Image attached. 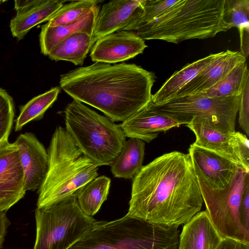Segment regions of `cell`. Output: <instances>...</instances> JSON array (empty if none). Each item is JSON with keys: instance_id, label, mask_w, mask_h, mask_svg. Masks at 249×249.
Here are the masks:
<instances>
[{"instance_id": "cell-28", "label": "cell", "mask_w": 249, "mask_h": 249, "mask_svg": "<svg viewBox=\"0 0 249 249\" xmlns=\"http://www.w3.org/2000/svg\"><path fill=\"white\" fill-rule=\"evenodd\" d=\"M101 1L82 0L71 1L67 4H64L45 24L50 27H56L73 22Z\"/></svg>"}, {"instance_id": "cell-34", "label": "cell", "mask_w": 249, "mask_h": 249, "mask_svg": "<svg viewBox=\"0 0 249 249\" xmlns=\"http://www.w3.org/2000/svg\"><path fill=\"white\" fill-rule=\"evenodd\" d=\"M243 243L231 238H224L216 249H241Z\"/></svg>"}, {"instance_id": "cell-18", "label": "cell", "mask_w": 249, "mask_h": 249, "mask_svg": "<svg viewBox=\"0 0 249 249\" xmlns=\"http://www.w3.org/2000/svg\"><path fill=\"white\" fill-rule=\"evenodd\" d=\"M222 239L206 211H200L183 225L178 249H216Z\"/></svg>"}, {"instance_id": "cell-13", "label": "cell", "mask_w": 249, "mask_h": 249, "mask_svg": "<svg viewBox=\"0 0 249 249\" xmlns=\"http://www.w3.org/2000/svg\"><path fill=\"white\" fill-rule=\"evenodd\" d=\"M26 192L18 147L8 142L0 148V212L8 210Z\"/></svg>"}, {"instance_id": "cell-12", "label": "cell", "mask_w": 249, "mask_h": 249, "mask_svg": "<svg viewBox=\"0 0 249 249\" xmlns=\"http://www.w3.org/2000/svg\"><path fill=\"white\" fill-rule=\"evenodd\" d=\"M188 151L197 179L212 189L226 187L240 167L225 157L194 143L190 145Z\"/></svg>"}, {"instance_id": "cell-25", "label": "cell", "mask_w": 249, "mask_h": 249, "mask_svg": "<svg viewBox=\"0 0 249 249\" xmlns=\"http://www.w3.org/2000/svg\"><path fill=\"white\" fill-rule=\"evenodd\" d=\"M110 179L102 176L89 182L78 195L77 200L80 208L87 215L92 216L100 210L107 198Z\"/></svg>"}, {"instance_id": "cell-1", "label": "cell", "mask_w": 249, "mask_h": 249, "mask_svg": "<svg viewBox=\"0 0 249 249\" xmlns=\"http://www.w3.org/2000/svg\"><path fill=\"white\" fill-rule=\"evenodd\" d=\"M203 203L189 154L173 151L142 166L134 177L126 214L179 227L200 212Z\"/></svg>"}, {"instance_id": "cell-20", "label": "cell", "mask_w": 249, "mask_h": 249, "mask_svg": "<svg viewBox=\"0 0 249 249\" xmlns=\"http://www.w3.org/2000/svg\"><path fill=\"white\" fill-rule=\"evenodd\" d=\"M64 0H38L30 8L18 14L11 20L13 36L21 39L31 29L49 19L66 2Z\"/></svg>"}, {"instance_id": "cell-10", "label": "cell", "mask_w": 249, "mask_h": 249, "mask_svg": "<svg viewBox=\"0 0 249 249\" xmlns=\"http://www.w3.org/2000/svg\"><path fill=\"white\" fill-rule=\"evenodd\" d=\"M187 126L196 136V145L213 151L249 172V141L239 132L227 133L194 119Z\"/></svg>"}, {"instance_id": "cell-33", "label": "cell", "mask_w": 249, "mask_h": 249, "mask_svg": "<svg viewBox=\"0 0 249 249\" xmlns=\"http://www.w3.org/2000/svg\"><path fill=\"white\" fill-rule=\"evenodd\" d=\"M5 212H0V249L3 248L2 244L7 233V229L10 224V222L6 215Z\"/></svg>"}, {"instance_id": "cell-5", "label": "cell", "mask_w": 249, "mask_h": 249, "mask_svg": "<svg viewBox=\"0 0 249 249\" xmlns=\"http://www.w3.org/2000/svg\"><path fill=\"white\" fill-rule=\"evenodd\" d=\"M178 228L126 214L113 221H96L90 231L69 249H178Z\"/></svg>"}, {"instance_id": "cell-35", "label": "cell", "mask_w": 249, "mask_h": 249, "mask_svg": "<svg viewBox=\"0 0 249 249\" xmlns=\"http://www.w3.org/2000/svg\"><path fill=\"white\" fill-rule=\"evenodd\" d=\"M241 249H249V244L243 243Z\"/></svg>"}, {"instance_id": "cell-11", "label": "cell", "mask_w": 249, "mask_h": 249, "mask_svg": "<svg viewBox=\"0 0 249 249\" xmlns=\"http://www.w3.org/2000/svg\"><path fill=\"white\" fill-rule=\"evenodd\" d=\"M142 0H115L105 3L98 12L93 41L110 34L135 31L142 14Z\"/></svg>"}, {"instance_id": "cell-8", "label": "cell", "mask_w": 249, "mask_h": 249, "mask_svg": "<svg viewBox=\"0 0 249 249\" xmlns=\"http://www.w3.org/2000/svg\"><path fill=\"white\" fill-rule=\"evenodd\" d=\"M240 96L209 97L197 94L176 98L159 105L150 102L148 106L180 125L197 119L220 131L231 133L235 131Z\"/></svg>"}, {"instance_id": "cell-23", "label": "cell", "mask_w": 249, "mask_h": 249, "mask_svg": "<svg viewBox=\"0 0 249 249\" xmlns=\"http://www.w3.org/2000/svg\"><path fill=\"white\" fill-rule=\"evenodd\" d=\"M249 0H224L222 24L225 32L236 27L239 32L240 52L246 57L249 54Z\"/></svg>"}, {"instance_id": "cell-26", "label": "cell", "mask_w": 249, "mask_h": 249, "mask_svg": "<svg viewBox=\"0 0 249 249\" xmlns=\"http://www.w3.org/2000/svg\"><path fill=\"white\" fill-rule=\"evenodd\" d=\"M248 77L249 71L245 61L234 68L212 87L199 94L209 97L240 96Z\"/></svg>"}, {"instance_id": "cell-27", "label": "cell", "mask_w": 249, "mask_h": 249, "mask_svg": "<svg viewBox=\"0 0 249 249\" xmlns=\"http://www.w3.org/2000/svg\"><path fill=\"white\" fill-rule=\"evenodd\" d=\"M60 91L59 87H54L49 90L35 97L20 107V113L16 120L15 131H19L29 122L41 119L45 111L57 98Z\"/></svg>"}, {"instance_id": "cell-29", "label": "cell", "mask_w": 249, "mask_h": 249, "mask_svg": "<svg viewBox=\"0 0 249 249\" xmlns=\"http://www.w3.org/2000/svg\"><path fill=\"white\" fill-rule=\"evenodd\" d=\"M180 1V0H142L143 12L136 30L166 14Z\"/></svg>"}, {"instance_id": "cell-7", "label": "cell", "mask_w": 249, "mask_h": 249, "mask_svg": "<svg viewBox=\"0 0 249 249\" xmlns=\"http://www.w3.org/2000/svg\"><path fill=\"white\" fill-rule=\"evenodd\" d=\"M36 234L33 249H69L86 236L97 221L80 208L77 198L35 212Z\"/></svg>"}, {"instance_id": "cell-21", "label": "cell", "mask_w": 249, "mask_h": 249, "mask_svg": "<svg viewBox=\"0 0 249 249\" xmlns=\"http://www.w3.org/2000/svg\"><path fill=\"white\" fill-rule=\"evenodd\" d=\"M211 54L175 72L152 96L151 103L159 105L175 98L178 91L195 77L216 56Z\"/></svg>"}, {"instance_id": "cell-24", "label": "cell", "mask_w": 249, "mask_h": 249, "mask_svg": "<svg viewBox=\"0 0 249 249\" xmlns=\"http://www.w3.org/2000/svg\"><path fill=\"white\" fill-rule=\"evenodd\" d=\"M94 44L92 35L84 32L74 34L58 44L49 53L50 59L65 60L82 65Z\"/></svg>"}, {"instance_id": "cell-19", "label": "cell", "mask_w": 249, "mask_h": 249, "mask_svg": "<svg viewBox=\"0 0 249 249\" xmlns=\"http://www.w3.org/2000/svg\"><path fill=\"white\" fill-rule=\"evenodd\" d=\"M99 10L100 7L97 5L71 23L56 27H50L46 24L42 25L39 36L41 53L48 55L58 44L76 33L84 32L93 35Z\"/></svg>"}, {"instance_id": "cell-9", "label": "cell", "mask_w": 249, "mask_h": 249, "mask_svg": "<svg viewBox=\"0 0 249 249\" xmlns=\"http://www.w3.org/2000/svg\"><path fill=\"white\" fill-rule=\"evenodd\" d=\"M197 181L206 211L222 238L249 244V232L243 227L239 215L242 197L249 185V172L239 167L223 189H212L202 181L197 179Z\"/></svg>"}, {"instance_id": "cell-3", "label": "cell", "mask_w": 249, "mask_h": 249, "mask_svg": "<svg viewBox=\"0 0 249 249\" xmlns=\"http://www.w3.org/2000/svg\"><path fill=\"white\" fill-rule=\"evenodd\" d=\"M47 153L48 167L38 189L37 208L77 198L98 175V166L78 147L65 127L56 128Z\"/></svg>"}, {"instance_id": "cell-4", "label": "cell", "mask_w": 249, "mask_h": 249, "mask_svg": "<svg viewBox=\"0 0 249 249\" xmlns=\"http://www.w3.org/2000/svg\"><path fill=\"white\" fill-rule=\"evenodd\" d=\"M224 0H180L166 14L137 29L144 40L173 43L213 37L225 32L222 18Z\"/></svg>"}, {"instance_id": "cell-15", "label": "cell", "mask_w": 249, "mask_h": 249, "mask_svg": "<svg viewBox=\"0 0 249 249\" xmlns=\"http://www.w3.org/2000/svg\"><path fill=\"white\" fill-rule=\"evenodd\" d=\"M14 143L18 148L24 174L25 191L39 189L45 179L48 169L47 151L32 133L21 134Z\"/></svg>"}, {"instance_id": "cell-31", "label": "cell", "mask_w": 249, "mask_h": 249, "mask_svg": "<svg viewBox=\"0 0 249 249\" xmlns=\"http://www.w3.org/2000/svg\"><path fill=\"white\" fill-rule=\"evenodd\" d=\"M240 126L249 135V77L244 84L243 91L240 96V101L238 108Z\"/></svg>"}, {"instance_id": "cell-16", "label": "cell", "mask_w": 249, "mask_h": 249, "mask_svg": "<svg viewBox=\"0 0 249 249\" xmlns=\"http://www.w3.org/2000/svg\"><path fill=\"white\" fill-rule=\"evenodd\" d=\"M246 59L238 51L228 50L217 53L214 58L178 91L175 99L206 91Z\"/></svg>"}, {"instance_id": "cell-6", "label": "cell", "mask_w": 249, "mask_h": 249, "mask_svg": "<svg viewBox=\"0 0 249 249\" xmlns=\"http://www.w3.org/2000/svg\"><path fill=\"white\" fill-rule=\"evenodd\" d=\"M64 114L65 128L84 155L97 166L110 165L126 141L120 125L74 99Z\"/></svg>"}, {"instance_id": "cell-32", "label": "cell", "mask_w": 249, "mask_h": 249, "mask_svg": "<svg viewBox=\"0 0 249 249\" xmlns=\"http://www.w3.org/2000/svg\"><path fill=\"white\" fill-rule=\"evenodd\" d=\"M239 215L243 227L249 232V185L246 187L242 197Z\"/></svg>"}, {"instance_id": "cell-17", "label": "cell", "mask_w": 249, "mask_h": 249, "mask_svg": "<svg viewBox=\"0 0 249 249\" xmlns=\"http://www.w3.org/2000/svg\"><path fill=\"white\" fill-rule=\"evenodd\" d=\"M148 105L119 124L125 137L149 142L160 133L180 125L170 117L154 111Z\"/></svg>"}, {"instance_id": "cell-22", "label": "cell", "mask_w": 249, "mask_h": 249, "mask_svg": "<svg viewBox=\"0 0 249 249\" xmlns=\"http://www.w3.org/2000/svg\"><path fill=\"white\" fill-rule=\"evenodd\" d=\"M145 142L135 138L125 141L124 146L111 166V172L118 178L133 179L142 167Z\"/></svg>"}, {"instance_id": "cell-14", "label": "cell", "mask_w": 249, "mask_h": 249, "mask_svg": "<svg viewBox=\"0 0 249 249\" xmlns=\"http://www.w3.org/2000/svg\"><path fill=\"white\" fill-rule=\"evenodd\" d=\"M147 47L136 32L118 31L98 39L90 50V57L95 62L116 63L142 53Z\"/></svg>"}, {"instance_id": "cell-30", "label": "cell", "mask_w": 249, "mask_h": 249, "mask_svg": "<svg viewBox=\"0 0 249 249\" xmlns=\"http://www.w3.org/2000/svg\"><path fill=\"white\" fill-rule=\"evenodd\" d=\"M14 118L12 98L0 88V148L8 142Z\"/></svg>"}, {"instance_id": "cell-2", "label": "cell", "mask_w": 249, "mask_h": 249, "mask_svg": "<svg viewBox=\"0 0 249 249\" xmlns=\"http://www.w3.org/2000/svg\"><path fill=\"white\" fill-rule=\"evenodd\" d=\"M155 81L153 72L135 64L96 62L62 74L59 84L73 99L123 122L151 102Z\"/></svg>"}]
</instances>
